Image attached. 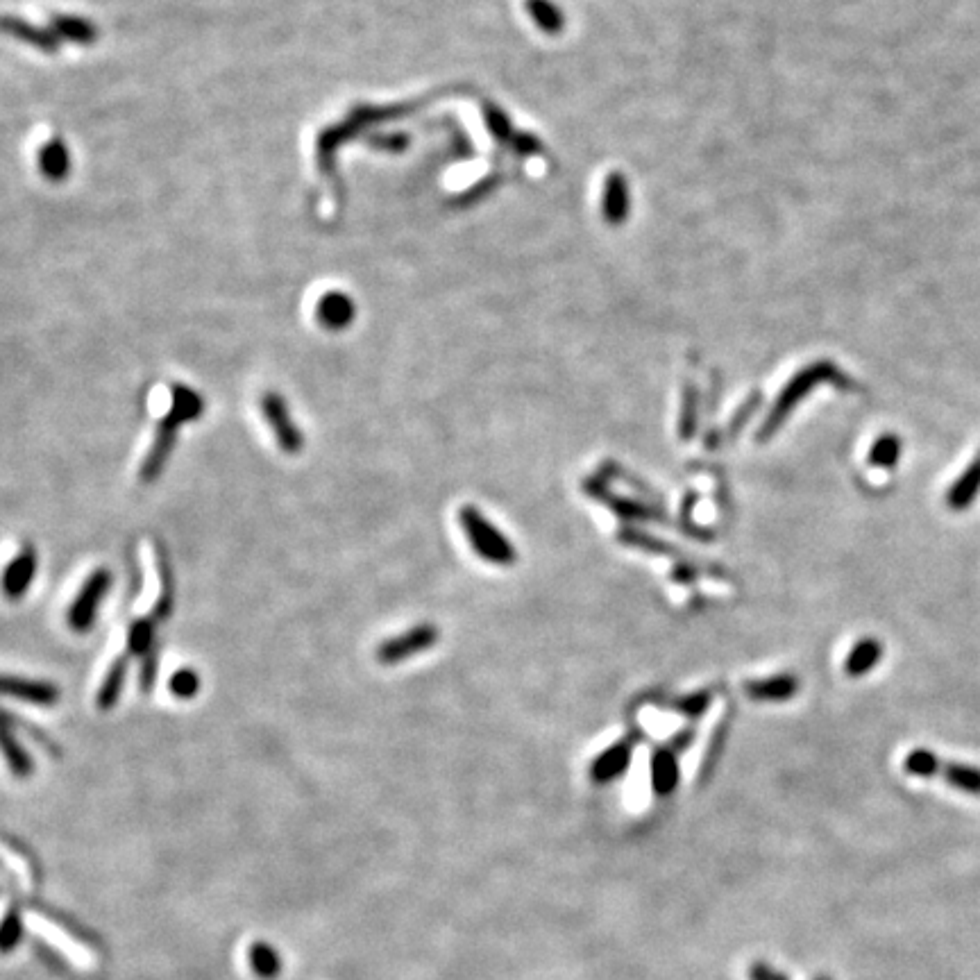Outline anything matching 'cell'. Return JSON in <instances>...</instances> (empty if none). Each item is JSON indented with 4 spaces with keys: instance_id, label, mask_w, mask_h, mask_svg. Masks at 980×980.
Returning a JSON list of instances; mask_svg holds the SVG:
<instances>
[{
    "instance_id": "ac0fdd59",
    "label": "cell",
    "mask_w": 980,
    "mask_h": 980,
    "mask_svg": "<svg viewBox=\"0 0 980 980\" xmlns=\"http://www.w3.org/2000/svg\"><path fill=\"white\" fill-rule=\"evenodd\" d=\"M128 667H130L128 656L118 658V661H114L112 667H109L107 677L103 681V686H100L98 697H96L100 711H112V708L116 706V701H118V697H121L123 686H125V677H128Z\"/></svg>"
},
{
    "instance_id": "836d02e7",
    "label": "cell",
    "mask_w": 980,
    "mask_h": 980,
    "mask_svg": "<svg viewBox=\"0 0 980 980\" xmlns=\"http://www.w3.org/2000/svg\"><path fill=\"white\" fill-rule=\"evenodd\" d=\"M815 980H831V978H829V976H819V978H815Z\"/></svg>"
},
{
    "instance_id": "e0dca14e",
    "label": "cell",
    "mask_w": 980,
    "mask_h": 980,
    "mask_svg": "<svg viewBox=\"0 0 980 980\" xmlns=\"http://www.w3.org/2000/svg\"><path fill=\"white\" fill-rule=\"evenodd\" d=\"M677 783H679L677 756H674L670 749L656 751L652 758V788L656 790V794L665 797V794H672L677 790Z\"/></svg>"
},
{
    "instance_id": "4dcf8cb0",
    "label": "cell",
    "mask_w": 980,
    "mask_h": 980,
    "mask_svg": "<svg viewBox=\"0 0 980 980\" xmlns=\"http://www.w3.org/2000/svg\"><path fill=\"white\" fill-rule=\"evenodd\" d=\"M749 978L751 980H788V976L781 974V971L772 969L770 965H765V962H756V965L749 969Z\"/></svg>"
},
{
    "instance_id": "4fadbf2b",
    "label": "cell",
    "mask_w": 980,
    "mask_h": 980,
    "mask_svg": "<svg viewBox=\"0 0 980 980\" xmlns=\"http://www.w3.org/2000/svg\"><path fill=\"white\" fill-rule=\"evenodd\" d=\"M978 493H980V454L971 461V466L962 472L956 481H953L949 493H946V504H949L953 511H965L967 506L976 500Z\"/></svg>"
},
{
    "instance_id": "44dd1931",
    "label": "cell",
    "mask_w": 980,
    "mask_h": 980,
    "mask_svg": "<svg viewBox=\"0 0 980 980\" xmlns=\"http://www.w3.org/2000/svg\"><path fill=\"white\" fill-rule=\"evenodd\" d=\"M157 568H159V577H162V595H159V602L155 604V608H152L150 618L155 620V622H162V620L168 618V615H171L173 593H175L171 561H168L166 549L162 545L157 547Z\"/></svg>"
},
{
    "instance_id": "9a60e30c",
    "label": "cell",
    "mask_w": 980,
    "mask_h": 980,
    "mask_svg": "<svg viewBox=\"0 0 980 980\" xmlns=\"http://www.w3.org/2000/svg\"><path fill=\"white\" fill-rule=\"evenodd\" d=\"M881 656H883L881 642H878L876 638H863L856 647L851 649L847 663H844V672H847L849 677H853V679L865 677L869 670H874V667L878 665Z\"/></svg>"
},
{
    "instance_id": "30bf717a",
    "label": "cell",
    "mask_w": 980,
    "mask_h": 980,
    "mask_svg": "<svg viewBox=\"0 0 980 980\" xmlns=\"http://www.w3.org/2000/svg\"><path fill=\"white\" fill-rule=\"evenodd\" d=\"M0 30H3L5 35L44 50V53H57L59 44H62V39H59L53 30L37 28V25L23 21L19 16H0Z\"/></svg>"
},
{
    "instance_id": "6da1fadb",
    "label": "cell",
    "mask_w": 980,
    "mask_h": 980,
    "mask_svg": "<svg viewBox=\"0 0 980 980\" xmlns=\"http://www.w3.org/2000/svg\"><path fill=\"white\" fill-rule=\"evenodd\" d=\"M202 411H205V400H202L196 391H191L187 386L173 388L171 411H168V416L159 422L155 441H152L150 452L141 463L139 477L143 484H152V481L162 477V472L168 463V456H171L177 441V429H180L184 422L200 418Z\"/></svg>"
},
{
    "instance_id": "d6a6232c",
    "label": "cell",
    "mask_w": 980,
    "mask_h": 980,
    "mask_svg": "<svg viewBox=\"0 0 980 980\" xmlns=\"http://www.w3.org/2000/svg\"><path fill=\"white\" fill-rule=\"evenodd\" d=\"M375 148H391V150H402L404 148V143H407V137H375L373 141Z\"/></svg>"
},
{
    "instance_id": "3957f363",
    "label": "cell",
    "mask_w": 980,
    "mask_h": 980,
    "mask_svg": "<svg viewBox=\"0 0 980 980\" xmlns=\"http://www.w3.org/2000/svg\"><path fill=\"white\" fill-rule=\"evenodd\" d=\"M461 527L466 531L470 545L481 559L493 565H513L515 549L500 531L479 513L477 506H463L461 509Z\"/></svg>"
},
{
    "instance_id": "d6986e66",
    "label": "cell",
    "mask_w": 980,
    "mask_h": 980,
    "mask_svg": "<svg viewBox=\"0 0 980 980\" xmlns=\"http://www.w3.org/2000/svg\"><path fill=\"white\" fill-rule=\"evenodd\" d=\"M39 166H41V173L50 177V180H55V182L64 180V177L69 175V171H71V155H69V150H66L64 141H59V139L48 141L39 152Z\"/></svg>"
},
{
    "instance_id": "cb8c5ba5",
    "label": "cell",
    "mask_w": 980,
    "mask_h": 980,
    "mask_svg": "<svg viewBox=\"0 0 980 980\" xmlns=\"http://www.w3.org/2000/svg\"><path fill=\"white\" fill-rule=\"evenodd\" d=\"M901 456V441L897 434H883L869 450V463L876 468L892 470L899 463Z\"/></svg>"
},
{
    "instance_id": "5b68a950",
    "label": "cell",
    "mask_w": 980,
    "mask_h": 980,
    "mask_svg": "<svg viewBox=\"0 0 980 980\" xmlns=\"http://www.w3.org/2000/svg\"><path fill=\"white\" fill-rule=\"evenodd\" d=\"M438 642V629L429 627V624H420V627H413L402 636H395L391 640L382 642L377 647V661L384 665H395L407 661V658L427 652L429 647H434Z\"/></svg>"
},
{
    "instance_id": "ffe728a7",
    "label": "cell",
    "mask_w": 980,
    "mask_h": 980,
    "mask_svg": "<svg viewBox=\"0 0 980 980\" xmlns=\"http://www.w3.org/2000/svg\"><path fill=\"white\" fill-rule=\"evenodd\" d=\"M53 32L59 39H69L75 44H94L98 39V28L80 16H53Z\"/></svg>"
},
{
    "instance_id": "7c38bea8",
    "label": "cell",
    "mask_w": 980,
    "mask_h": 980,
    "mask_svg": "<svg viewBox=\"0 0 980 980\" xmlns=\"http://www.w3.org/2000/svg\"><path fill=\"white\" fill-rule=\"evenodd\" d=\"M352 318H354V302L345 293L334 291V293H327V295H323V298H320L318 320L327 329H334V332H339V329H345L352 323Z\"/></svg>"
},
{
    "instance_id": "7a4b0ae2",
    "label": "cell",
    "mask_w": 980,
    "mask_h": 980,
    "mask_svg": "<svg viewBox=\"0 0 980 980\" xmlns=\"http://www.w3.org/2000/svg\"><path fill=\"white\" fill-rule=\"evenodd\" d=\"M819 384H833L838 388H844V391L853 388L851 379L844 375L838 366H833L831 361L810 363L808 368L801 370L799 375H794L792 382L783 388V393L779 395V400H776L770 418H767L765 425L760 427L758 441H767V438H770L776 429L783 425L785 418L790 416V411L797 407V404L804 400V397Z\"/></svg>"
},
{
    "instance_id": "8992f818",
    "label": "cell",
    "mask_w": 980,
    "mask_h": 980,
    "mask_svg": "<svg viewBox=\"0 0 980 980\" xmlns=\"http://www.w3.org/2000/svg\"><path fill=\"white\" fill-rule=\"evenodd\" d=\"M261 411H264V418L268 420V425L273 427L277 445H280L286 454H300L304 447V436L298 429V425L291 420V413L289 407H286L284 397L277 393H266L264 400H261Z\"/></svg>"
},
{
    "instance_id": "8fae6325",
    "label": "cell",
    "mask_w": 980,
    "mask_h": 980,
    "mask_svg": "<svg viewBox=\"0 0 980 980\" xmlns=\"http://www.w3.org/2000/svg\"><path fill=\"white\" fill-rule=\"evenodd\" d=\"M631 763V745L627 740L618 742V745L608 747L602 756H599L593 767H590V776H593L595 783H611L613 779H618L620 774L627 772V767Z\"/></svg>"
},
{
    "instance_id": "7402d4cb",
    "label": "cell",
    "mask_w": 980,
    "mask_h": 980,
    "mask_svg": "<svg viewBox=\"0 0 980 980\" xmlns=\"http://www.w3.org/2000/svg\"><path fill=\"white\" fill-rule=\"evenodd\" d=\"M937 776H942V779L949 785H953L956 790L978 794L980 797V770L978 767L960 765V763H946V760H942L940 770H937Z\"/></svg>"
},
{
    "instance_id": "277c9868",
    "label": "cell",
    "mask_w": 980,
    "mask_h": 980,
    "mask_svg": "<svg viewBox=\"0 0 980 980\" xmlns=\"http://www.w3.org/2000/svg\"><path fill=\"white\" fill-rule=\"evenodd\" d=\"M109 588H112V574L107 570H96L87 581H84L78 597H75L69 613H66V620H69V627L73 631L84 633L94 627L96 613L100 604H103Z\"/></svg>"
},
{
    "instance_id": "83f0119b",
    "label": "cell",
    "mask_w": 980,
    "mask_h": 980,
    "mask_svg": "<svg viewBox=\"0 0 980 980\" xmlns=\"http://www.w3.org/2000/svg\"><path fill=\"white\" fill-rule=\"evenodd\" d=\"M200 686H202L200 674L196 670H191V667L177 670L171 677V681H168V688H171V692L177 699H193L200 692Z\"/></svg>"
},
{
    "instance_id": "d4e9b609",
    "label": "cell",
    "mask_w": 980,
    "mask_h": 980,
    "mask_svg": "<svg viewBox=\"0 0 980 980\" xmlns=\"http://www.w3.org/2000/svg\"><path fill=\"white\" fill-rule=\"evenodd\" d=\"M155 627L157 622L152 618H141L132 622L128 633V652L134 656H146L155 649Z\"/></svg>"
},
{
    "instance_id": "5bb4252c",
    "label": "cell",
    "mask_w": 980,
    "mask_h": 980,
    "mask_svg": "<svg viewBox=\"0 0 980 980\" xmlns=\"http://www.w3.org/2000/svg\"><path fill=\"white\" fill-rule=\"evenodd\" d=\"M799 681L792 674H779V677L765 681L747 683V695L758 701H785L797 695Z\"/></svg>"
},
{
    "instance_id": "603a6c76",
    "label": "cell",
    "mask_w": 980,
    "mask_h": 980,
    "mask_svg": "<svg viewBox=\"0 0 980 980\" xmlns=\"http://www.w3.org/2000/svg\"><path fill=\"white\" fill-rule=\"evenodd\" d=\"M248 958H250V967L252 971L259 978H275L277 974L282 971V960H280V953H277L273 946H268L266 942H257V944H252L250 946V953H248Z\"/></svg>"
},
{
    "instance_id": "1f68e13d",
    "label": "cell",
    "mask_w": 980,
    "mask_h": 980,
    "mask_svg": "<svg viewBox=\"0 0 980 980\" xmlns=\"http://www.w3.org/2000/svg\"><path fill=\"white\" fill-rule=\"evenodd\" d=\"M708 701H711V695H706V692H701V695H692L683 701L679 711H683L686 715H699V713H704Z\"/></svg>"
},
{
    "instance_id": "f1b7e54d",
    "label": "cell",
    "mask_w": 980,
    "mask_h": 980,
    "mask_svg": "<svg viewBox=\"0 0 980 980\" xmlns=\"http://www.w3.org/2000/svg\"><path fill=\"white\" fill-rule=\"evenodd\" d=\"M23 935V924L16 910H10L0 922V953H10L16 949Z\"/></svg>"
},
{
    "instance_id": "4316f807",
    "label": "cell",
    "mask_w": 980,
    "mask_h": 980,
    "mask_svg": "<svg viewBox=\"0 0 980 980\" xmlns=\"http://www.w3.org/2000/svg\"><path fill=\"white\" fill-rule=\"evenodd\" d=\"M940 765H942V760L937 758L933 751H926V749H915L912 754L906 756V760H903V770L912 776H922V779H931V776H937Z\"/></svg>"
},
{
    "instance_id": "ba28073f",
    "label": "cell",
    "mask_w": 980,
    "mask_h": 980,
    "mask_svg": "<svg viewBox=\"0 0 980 980\" xmlns=\"http://www.w3.org/2000/svg\"><path fill=\"white\" fill-rule=\"evenodd\" d=\"M0 695L30 701V704H39V706H55L59 701V688L55 683H48V681L7 677V674H0Z\"/></svg>"
},
{
    "instance_id": "484cf974",
    "label": "cell",
    "mask_w": 980,
    "mask_h": 980,
    "mask_svg": "<svg viewBox=\"0 0 980 980\" xmlns=\"http://www.w3.org/2000/svg\"><path fill=\"white\" fill-rule=\"evenodd\" d=\"M527 10L540 30L559 32L563 28V14L552 0H527Z\"/></svg>"
},
{
    "instance_id": "f546056e",
    "label": "cell",
    "mask_w": 980,
    "mask_h": 980,
    "mask_svg": "<svg viewBox=\"0 0 980 980\" xmlns=\"http://www.w3.org/2000/svg\"><path fill=\"white\" fill-rule=\"evenodd\" d=\"M157 647L152 649V652H148L146 656H143V663H141V690L148 692L152 690V686H155V677H157Z\"/></svg>"
},
{
    "instance_id": "52a82bcc",
    "label": "cell",
    "mask_w": 980,
    "mask_h": 980,
    "mask_svg": "<svg viewBox=\"0 0 980 980\" xmlns=\"http://www.w3.org/2000/svg\"><path fill=\"white\" fill-rule=\"evenodd\" d=\"M39 568V554L35 552V547L25 545L14 559L7 563V568L3 570V577H0V588L7 599H21L28 588L32 586V579H35Z\"/></svg>"
},
{
    "instance_id": "2e32d148",
    "label": "cell",
    "mask_w": 980,
    "mask_h": 980,
    "mask_svg": "<svg viewBox=\"0 0 980 980\" xmlns=\"http://www.w3.org/2000/svg\"><path fill=\"white\" fill-rule=\"evenodd\" d=\"M629 211V189L620 173H613L606 180L604 189V216L611 225L622 223Z\"/></svg>"
},
{
    "instance_id": "9c48e42d",
    "label": "cell",
    "mask_w": 980,
    "mask_h": 980,
    "mask_svg": "<svg viewBox=\"0 0 980 980\" xmlns=\"http://www.w3.org/2000/svg\"><path fill=\"white\" fill-rule=\"evenodd\" d=\"M0 754L5 756V763L10 767L14 776L25 779L35 770V763H32V756L25 751L21 745V740L16 738L12 717L0 711Z\"/></svg>"
}]
</instances>
